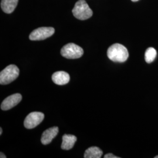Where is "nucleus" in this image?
Listing matches in <instances>:
<instances>
[{
  "mask_svg": "<svg viewBox=\"0 0 158 158\" xmlns=\"http://www.w3.org/2000/svg\"><path fill=\"white\" fill-rule=\"evenodd\" d=\"M83 49L81 47L73 43L64 46L60 51L62 56L69 59L80 58L83 56Z\"/></svg>",
  "mask_w": 158,
  "mask_h": 158,
  "instance_id": "20e7f679",
  "label": "nucleus"
},
{
  "mask_svg": "<svg viewBox=\"0 0 158 158\" xmlns=\"http://www.w3.org/2000/svg\"><path fill=\"white\" fill-rule=\"evenodd\" d=\"M102 155V151L97 147L89 148L85 151V158H100Z\"/></svg>",
  "mask_w": 158,
  "mask_h": 158,
  "instance_id": "f8f14e48",
  "label": "nucleus"
},
{
  "mask_svg": "<svg viewBox=\"0 0 158 158\" xmlns=\"http://www.w3.org/2000/svg\"><path fill=\"white\" fill-rule=\"evenodd\" d=\"M22 100V96L19 93L14 94L12 95L8 96L6 99L2 102L1 105V108L2 110H9L12 108L16 106Z\"/></svg>",
  "mask_w": 158,
  "mask_h": 158,
  "instance_id": "0eeeda50",
  "label": "nucleus"
},
{
  "mask_svg": "<svg viewBox=\"0 0 158 158\" xmlns=\"http://www.w3.org/2000/svg\"><path fill=\"white\" fill-rule=\"evenodd\" d=\"M0 158H6V155L3 153L2 152L0 153Z\"/></svg>",
  "mask_w": 158,
  "mask_h": 158,
  "instance_id": "2eb2a0df",
  "label": "nucleus"
},
{
  "mask_svg": "<svg viewBox=\"0 0 158 158\" xmlns=\"http://www.w3.org/2000/svg\"><path fill=\"white\" fill-rule=\"evenodd\" d=\"M155 158H158V155L156 156H155Z\"/></svg>",
  "mask_w": 158,
  "mask_h": 158,
  "instance_id": "a211bd4d",
  "label": "nucleus"
},
{
  "mask_svg": "<svg viewBox=\"0 0 158 158\" xmlns=\"http://www.w3.org/2000/svg\"><path fill=\"white\" fill-rule=\"evenodd\" d=\"M45 117L44 114L40 112L29 113L24 121V126L27 129H32L40 125Z\"/></svg>",
  "mask_w": 158,
  "mask_h": 158,
  "instance_id": "423d86ee",
  "label": "nucleus"
},
{
  "mask_svg": "<svg viewBox=\"0 0 158 158\" xmlns=\"http://www.w3.org/2000/svg\"><path fill=\"white\" fill-rule=\"evenodd\" d=\"M19 74V70L17 66L10 64L6 66L0 73V84L8 85L17 79Z\"/></svg>",
  "mask_w": 158,
  "mask_h": 158,
  "instance_id": "7ed1b4c3",
  "label": "nucleus"
},
{
  "mask_svg": "<svg viewBox=\"0 0 158 158\" xmlns=\"http://www.w3.org/2000/svg\"><path fill=\"white\" fill-rule=\"evenodd\" d=\"M52 79L56 85H62L68 84L70 81L69 74L63 71H59L53 74Z\"/></svg>",
  "mask_w": 158,
  "mask_h": 158,
  "instance_id": "1a4fd4ad",
  "label": "nucleus"
},
{
  "mask_svg": "<svg viewBox=\"0 0 158 158\" xmlns=\"http://www.w3.org/2000/svg\"><path fill=\"white\" fill-rule=\"evenodd\" d=\"M104 158H119V157H117L112 153H108L104 156Z\"/></svg>",
  "mask_w": 158,
  "mask_h": 158,
  "instance_id": "4468645a",
  "label": "nucleus"
},
{
  "mask_svg": "<svg viewBox=\"0 0 158 158\" xmlns=\"http://www.w3.org/2000/svg\"><path fill=\"white\" fill-rule=\"evenodd\" d=\"M132 1H133V2H136V1H139V0H131Z\"/></svg>",
  "mask_w": 158,
  "mask_h": 158,
  "instance_id": "f3484780",
  "label": "nucleus"
},
{
  "mask_svg": "<svg viewBox=\"0 0 158 158\" xmlns=\"http://www.w3.org/2000/svg\"><path fill=\"white\" fill-rule=\"evenodd\" d=\"M55 33V29L52 27H40L35 29L29 35L31 40H42L51 37Z\"/></svg>",
  "mask_w": 158,
  "mask_h": 158,
  "instance_id": "39448f33",
  "label": "nucleus"
},
{
  "mask_svg": "<svg viewBox=\"0 0 158 158\" xmlns=\"http://www.w3.org/2000/svg\"><path fill=\"white\" fill-rule=\"evenodd\" d=\"M18 0H1V7L6 14H11L17 7Z\"/></svg>",
  "mask_w": 158,
  "mask_h": 158,
  "instance_id": "9b49d317",
  "label": "nucleus"
},
{
  "mask_svg": "<svg viewBox=\"0 0 158 158\" xmlns=\"http://www.w3.org/2000/svg\"><path fill=\"white\" fill-rule=\"evenodd\" d=\"M59 132V128L57 127H52L46 130L41 137V142L44 145H48L51 143L53 139L56 136Z\"/></svg>",
  "mask_w": 158,
  "mask_h": 158,
  "instance_id": "6e6552de",
  "label": "nucleus"
},
{
  "mask_svg": "<svg viewBox=\"0 0 158 158\" xmlns=\"http://www.w3.org/2000/svg\"><path fill=\"white\" fill-rule=\"evenodd\" d=\"M107 56L114 62H124L129 57V53L124 46L115 44L108 49Z\"/></svg>",
  "mask_w": 158,
  "mask_h": 158,
  "instance_id": "f257e3e1",
  "label": "nucleus"
},
{
  "mask_svg": "<svg viewBox=\"0 0 158 158\" xmlns=\"http://www.w3.org/2000/svg\"><path fill=\"white\" fill-rule=\"evenodd\" d=\"M157 55V52L153 48H149L145 53V60L148 63H151L154 61Z\"/></svg>",
  "mask_w": 158,
  "mask_h": 158,
  "instance_id": "ddd939ff",
  "label": "nucleus"
},
{
  "mask_svg": "<svg viewBox=\"0 0 158 158\" xmlns=\"http://www.w3.org/2000/svg\"><path fill=\"white\" fill-rule=\"evenodd\" d=\"M72 12L74 17L80 20H86L93 15V11L85 0H79L74 6Z\"/></svg>",
  "mask_w": 158,
  "mask_h": 158,
  "instance_id": "f03ea898",
  "label": "nucleus"
},
{
  "mask_svg": "<svg viewBox=\"0 0 158 158\" xmlns=\"http://www.w3.org/2000/svg\"><path fill=\"white\" fill-rule=\"evenodd\" d=\"M2 133V128H0V135H1Z\"/></svg>",
  "mask_w": 158,
  "mask_h": 158,
  "instance_id": "dca6fc26",
  "label": "nucleus"
},
{
  "mask_svg": "<svg viewBox=\"0 0 158 158\" xmlns=\"http://www.w3.org/2000/svg\"><path fill=\"white\" fill-rule=\"evenodd\" d=\"M62 143L61 148L63 150H70L73 148L77 138L73 135L64 134L62 137Z\"/></svg>",
  "mask_w": 158,
  "mask_h": 158,
  "instance_id": "9d476101",
  "label": "nucleus"
}]
</instances>
